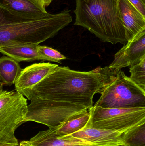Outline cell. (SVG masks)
<instances>
[{
  "label": "cell",
  "mask_w": 145,
  "mask_h": 146,
  "mask_svg": "<svg viewBox=\"0 0 145 146\" xmlns=\"http://www.w3.org/2000/svg\"><path fill=\"white\" fill-rule=\"evenodd\" d=\"M37 45L24 44L6 46L0 48V53L18 62L45 61V58L38 51Z\"/></svg>",
  "instance_id": "cell-14"
},
{
  "label": "cell",
  "mask_w": 145,
  "mask_h": 146,
  "mask_svg": "<svg viewBox=\"0 0 145 146\" xmlns=\"http://www.w3.org/2000/svg\"><path fill=\"white\" fill-rule=\"evenodd\" d=\"M86 127L116 132H126L145 123V107L110 108L93 106Z\"/></svg>",
  "instance_id": "cell-5"
},
{
  "label": "cell",
  "mask_w": 145,
  "mask_h": 146,
  "mask_svg": "<svg viewBox=\"0 0 145 146\" xmlns=\"http://www.w3.org/2000/svg\"><path fill=\"white\" fill-rule=\"evenodd\" d=\"M74 13V25L87 29L102 42H127L118 0H76Z\"/></svg>",
  "instance_id": "cell-3"
},
{
  "label": "cell",
  "mask_w": 145,
  "mask_h": 146,
  "mask_svg": "<svg viewBox=\"0 0 145 146\" xmlns=\"http://www.w3.org/2000/svg\"><path fill=\"white\" fill-rule=\"evenodd\" d=\"M30 101L27 106L25 122H35L49 128L58 127L73 115L88 109L83 106L69 102L40 99Z\"/></svg>",
  "instance_id": "cell-7"
},
{
  "label": "cell",
  "mask_w": 145,
  "mask_h": 146,
  "mask_svg": "<svg viewBox=\"0 0 145 146\" xmlns=\"http://www.w3.org/2000/svg\"><path fill=\"white\" fill-rule=\"evenodd\" d=\"M90 117V111L88 109L73 115L57 128L56 134L62 137L71 135L82 130L86 127Z\"/></svg>",
  "instance_id": "cell-15"
},
{
  "label": "cell",
  "mask_w": 145,
  "mask_h": 146,
  "mask_svg": "<svg viewBox=\"0 0 145 146\" xmlns=\"http://www.w3.org/2000/svg\"><path fill=\"white\" fill-rule=\"evenodd\" d=\"M44 7H48L51 3L52 0H37Z\"/></svg>",
  "instance_id": "cell-21"
},
{
  "label": "cell",
  "mask_w": 145,
  "mask_h": 146,
  "mask_svg": "<svg viewBox=\"0 0 145 146\" xmlns=\"http://www.w3.org/2000/svg\"><path fill=\"white\" fill-rule=\"evenodd\" d=\"M145 17V0H128Z\"/></svg>",
  "instance_id": "cell-20"
},
{
  "label": "cell",
  "mask_w": 145,
  "mask_h": 146,
  "mask_svg": "<svg viewBox=\"0 0 145 146\" xmlns=\"http://www.w3.org/2000/svg\"><path fill=\"white\" fill-rule=\"evenodd\" d=\"M118 6L128 42L145 30V17L128 0H118Z\"/></svg>",
  "instance_id": "cell-11"
},
{
  "label": "cell",
  "mask_w": 145,
  "mask_h": 146,
  "mask_svg": "<svg viewBox=\"0 0 145 146\" xmlns=\"http://www.w3.org/2000/svg\"><path fill=\"white\" fill-rule=\"evenodd\" d=\"M98 146L91 145V146Z\"/></svg>",
  "instance_id": "cell-25"
},
{
  "label": "cell",
  "mask_w": 145,
  "mask_h": 146,
  "mask_svg": "<svg viewBox=\"0 0 145 146\" xmlns=\"http://www.w3.org/2000/svg\"><path fill=\"white\" fill-rule=\"evenodd\" d=\"M21 69L18 62L7 56L0 57V81L11 86L15 83Z\"/></svg>",
  "instance_id": "cell-16"
},
{
  "label": "cell",
  "mask_w": 145,
  "mask_h": 146,
  "mask_svg": "<svg viewBox=\"0 0 145 146\" xmlns=\"http://www.w3.org/2000/svg\"><path fill=\"white\" fill-rule=\"evenodd\" d=\"M57 128H49L39 132L29 140L23 141L19 143L20 146H80L93 145L80 139L66 136L60 137L56 134Z\"/></svg>",
  "instance_id": "cell-10"
},
{
  "label": "cell",
  "mask_w": 145,
  "mask_h": 146,
  "mask_svg": "<svg viewBox=\"0 0 145 146\" xmlns=\"http://www.w3.org/2000/svg\"><path fill=\"white\" fill-rule=\"evenodd\" d=\"M3 84L2 83V82H1V81H0V93L1 92H2L3 91Z\"/></svg>",
  "instance_id": "cell-23"
},
{
  "label": "cell",
  "mask_w": 145,
  "mask_h": 146,
  "mask_svg": "<svg viewBox=\"0 0 145 146\" xmlns=\"http://www.w3.org/2000/svg\"><path fill=\"white\" fill-rule=\"evenodd\" d=\"M0 7L33 18L49 13L37 0H0Z\"/></svg>",
  "instance_id": "cell-13"
},
{
  "label": "cell",
  "mask_w": 145,
  "mask_h": 146,
  "mask_svg": "<svg viewBox=\"0 0 145 146\" xmlns=\"http://www.w3.org/2000/svg\"><path fill=\"white\" fill-rule=\"evenodd\" d=\"M130 79L143 90H145V58L140 63L129 67Z\"/></svg>",
  "instance_id": "cell-18"
},
{
  "label": "cell",
  "mask_w": 145,
  "mask_h": 146,
  "mask_svg": "<svg viewBox=\"0 0 145 146\" xmlns=\"http://www.w3.org/2000/svg\"><path fill=\"white\" fill-rule=\"evenodd\" d=\"M122 141L126 146H145V123L131 127L125 132Z\"/></svg>",
  "instance_id": "cell-17"
},
{
  "label": "cell",
  "mask_w": 145,
  "mask_h": 146,
  "mask_svg": "<svg viewBox=\"0 0 145 146\" xmlns=\"http://www.w3.org/2000/svg\"><path fill=\"white\" fill-rule=\"evenodd\" d=\"M101 94L94 106L106 109L145 107V90L121 70Z\"/></svg>",
  "instance_id": "cell-4"
},
{
  "label": "cell",
  "mask_w": 145,
  "mask_h": 146,
  "mask_svg": "<svg viewBox=\"0 0 145 146\" xmlns=\"http://www.w3.org/2000/svg\"><path fill=\"white\" fill-rule=\"evenodd\" d=\"M126 132L110 131L86 127L69 136L98 146H112L123 144L122 137Z\"/></svg>",
  "instance_id": "cell-12"
},
{
  "label": "cell",
  "mask_w": 145,
  "mask_h": 146,
  "mask_svg": "<svg viewBox=\"0 0 145 146\" xmlns=\"http://www.w3.org/2000/svg\"><path fill=\"white\" fill-rule=\"evenodd\" d=\"M70 10L33 18L0 7V48L39 45L72 21Z\"/></svg>",
  "instance_id": "cell-2"
},
{
  "label": "cell",
  "mask_w": 145,
  "mask_h": 146,
  "mask_svg": "<svg viewBox=\"0 0 145 146\" xmlns=\"http://www.w3.org/2000/svg\"><path fill=\"white\" fill-rule=\"evenodd\" d=\"M37 48L40 54L45 58V61L60 63L61 61L66 59V57L58 50L50 47L37 45Z\"/></svg>",
  "instance_id": "cell-19"
},
{
  "label": "cell",
  "mask_w": 145,
  "mask_h": 146,
  "mask_svg": "<svg viewBox=\"0 0 145 146\" xmlns=\"http://www.w3.org/2000/svg\"><path fill=\"white\" fill-rule=\"evenodd\" d=\"M117 72L107 66L81 72L58 66L23 95L30 100L40 99L69 102L89 110L93 106L94 94H101L115 79Z\"/></svg>",
  "instance_id": "cell-1"
},
{
  "label": "cell",
  "mask_w": 145,
  "mask_h": 146,
  "mask_svg": "<svg viewBox=\"0 0 145 146\" xmlns=\"http://www.w3.org/2000/svg\"><path fill=\"white\" fill-rule=\"evenodd\" d=\"M0 146H20L19 144H7V143H0Z\"/></svg>",
  "instance_id": "cell-22"
},
{
  "label": "cell",
  "mask_w": 145,
  "mask_h": 146,
  "mask_svg": "<svg viewBox=\"0 0 145 146\" xmlns=\"http://www.w3.org/2000/svg\"><path fill=\"white\" fill-rule=\"evenodd\" d=\"M145 58V30L136 35L115 54L110 65L111 69L118 71L123 68L137 65Z\"/></svg>",
  "instance_id": "cell-8"
},
{
  "label": "cell",
  "mask_w": 145,
  "mask_h": 146,
  "mask_svg": "<svg viewBox=\"0 0 145 146\" xmlns=\"http://www.w3.org/2000/svg\"><path fill=\"white\" fill-rule=\"evenodd\" d=\"M27 100L18 92L3 90L0 93V143L19 144L14 133L25 123Z\"/></svg>",
  "instance_id": "cell-6"
},
{
  "label": "cell",
  "mask_w": 145,
  "mask_h": 146,
  "mask_svg": "<svg viewBox=\"0 0 145 146\" xmlns=\"http://www.w3.org/2000/svg\"><path fill=\"white\" fill-rule=\"evenodd\" d=\"M112 146H126L124 145L123 144H120V145H115Z\"/></svg>",
  "instance_id": "cell-24"
},
{
  "label": "cell",
  "mask_w": 145,
  "mask_h": 146,
  "mask_svg": "<svg viewBox=\"0 0 145 146\" xmlns=\"http://www.w3.org/2000/svg\"><path fill=\"white\" fill-rule=\"evenodd\" d=\"M59 66L47 62L35 63L22 69L14 85L17 92L23 95L32 89Z\"/></svg>",
  "instance_id": "cell-9"
}]
</instances>
